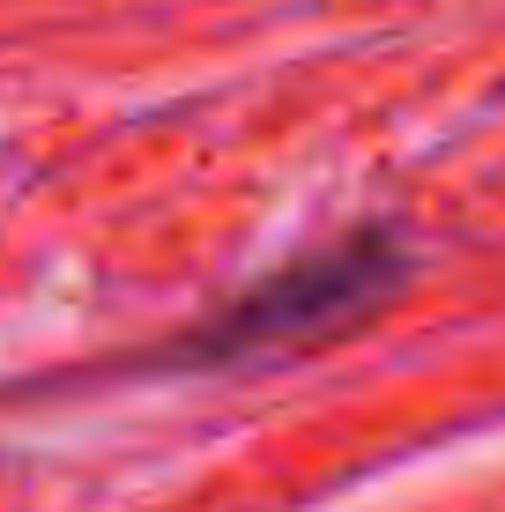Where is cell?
<instances>
[{
  "instance_id": "6da1fadb",
  "label": "cell",
  "mask_w": 505,
  "mask_h": 512,
  "mask_svg": "<svg viewBox=\"0 0 505 512\" xmlns=\"http://www.w3.org/2000/svg\"><path fill=\"white\" fill-rule=\"evenodd\" d=\"M402 268H409L402 238H394L387 223H364V231L335 238V245H312L290 268L260 275L246 297H231V305L208 312L194 334H179L164 364H238V357H260V349L342 334L372 305H387Z\"/></svg>"
}]
</instances>
